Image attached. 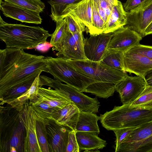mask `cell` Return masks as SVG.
<instances>
[{"label":"cell","mask_w":152,"mask_h":152,"mask_svg":"<svg viewBox=\"0 0 152 152\" xmlns=\"http://www.w3.org/2000/svg\"><path fill=\"white\" fill-rule=\"evenodd\" d=\"M18 6L39 13L42 12L45 4L40 0H3Z\"/></svg>","instance_id":"f546056e"},{"label":"cell","mask_w":152,"mask_h":152,"mask_svg":"<svg viewBox=\"0 0 152 152\" xmlns=\"http://www.w3.org/2000/svg\"><path fill=\"white\" fill-rule=\"evenodd\" d=\"M48 31L39 26L7 23L0 19V39L6 47L23 50L35 48L47 42Z\"/></svg>","instance_id":"7a4b0ae2"},{"label":"cell","mask_w":152,"mask_h":152,"mask_svg":"<svg viewBox=\"0 0 152 152\" xmlns=\"http://www.w3.org/2000/svg\"><path fill=\"white\" fill-rule=\"evenodd\" d=\"M147 84L145 79L137 75H128L115 84V91L119 94L123 104H131L140 95Z\"/></svg>","instance_id":"30bf717a"},{"label":"cell","mask_w":152,"mask_h":152,"mask_svg":"<svg viewBox=\"0 0 152 152\" xmlns=\"http://www.w3.org/2000/svg\"><path fill=\"white\" fill-rule=\"evenodd\" d=\"M135 128H123L113 131L116 137L115 148L118 146Z\"/></svg>","instance_id":"8d00e7d4"},{"label":"cell","mask_w":152,"mask_h":152,"mask_svg":"<svg viewBox=\"0 0 152 152\" xmlns=\"http://www.w3.org/2000/svg\"><path fill=\"white\" fill-rule=\"evenodd\" d=\"M29 104L31 106L37 118L42 120L50 119L55 110H57L37 99L30 101Z\"/></svg>","instance_id":"83f0119b"},{"label":"cell","mask_w":152,"mask_h":152,"mask_svg":"<svg viewBox=\"0 0 152 152\" xmlns=\"http://www.w3.org/2000/svg\"><path fill=\"white\" fill-rule=\"evenodd\" d=\"M92 5V27L88 32L90 35H97L103 33L105 26L100 16L94 0H91Z\"/></svg>","instance_id":"4dcf8cb0"},{"label":"cell","mask_w":152,"mask_h":152,"mask_svg":"<svg viewBox=\"0 0 152 152\" xmlns=\"http://www.w3.org/2000/svg\"><path fill=\"white\" fill-rule=\"evenodd\" d=\"M152 34V21L148 25L145 31V36Z\"/></svg>","instance_id":"b9f144b4"},{"label":"cell","mask_w":152,"mask_h":152,"mask_svg":"<svg viewBox=\"0 0 152 152\" xmlns=\"http://www.w3.org/2000/svg\"><path fill=\"white\" fill-rule=\"evenodd\" d=\"M35 99L41 100L57 109L62 108L72 102L61 90L42 87L39 88L33 98L30 101Z\"/></svg>","instance_id":"ac0fdd59"},{"label":"cell","mask_w":152,"mask_h":152,"mask_svg":"<svg viewBox=\"0 0 152 152\" xmlns=\"http://www.w3.org/2000/svg\"><path fill=\"white\" fill-rule=\"evenodd\" d=\"M45 57L7 48L0 50V97L35 72L48 73Z\"/></svg>","instance_id":"6da1fadb"},{"label":"cell","mask_w":152,"mask_h":152,"mask_svg":"<svg viewBox=\"0 0 152 152\" xmlns=\"http://www.w3.org/2000/svg\"><path fill=\"white\" fill-rule=\"evenodd\" d=\"M0 9L6 17L22 22L41 24L42 19L39 13L26 9L1 0Z\"/></svg>","instance_id":"2e32d148"},{"label":"cell","mask_w":152,"mask_h":152,"mask_svg":"<svg viewBox=\"0 0 152 152\" xmlns=\"http://www.w3.org/2000/svg\"><path fill=\"white\" fill-rule=\"evenodd\" d=\"M115 150V152H151L152 121L134 129Z\"/></svg>","instance_id":"52a82bcc"},{"label":"cell","mask_w":152,"mask_h":152,"mask_svg":"<svg viewBox=\"0 0 152 152\" xmlns=\"http://www.w3.org/2000/svg\"><path fill=\"white\" fill-rule=\"evenodd\" d=\"M66 23L68 31L72 34L85 31L87 28L85 25L77 18L70 15L64 18Z\"/></svg>","instance_id":"e575fe53"},{"label":"cell","mask_w":152,"mask_h":152,"mask_svg":"<svg viewBox=\"0 0 152 152\" xmlns=\"http://www.w3.org/2000/svg\"><path fill=\"white\" fill-rule=\"evenodd\" d=\"M10 152H17V151L15 148L11 146L10 148Z\"/></svg>","instance_id":"7bdbcfd3"},{"label":"cell","mask_w":152,"mask_h":152,"mask_svg":"<svg viewBox=\"0 0 152 152\" xmlns=\"http://www.w3.org/2000/svg\"><path fill=\"white\" fill-rule=\"evenodd\" d=\"M80 112L79 109L72 102L62 108L55 110L50 119L75 131Z\"/></svg>","instance_id":"d6986e66"},{"label":"cell","mask_w":152,"mask_h":152,"mask_svg":"<svg viewBox=\"0 0 152 152\" xmlns=\"http://www.w3.org/2000/svg\"><path fill=\"white\" fill-rule=\"evenodd\" d=\"M45 59L48 73L54 79L70 85L81 92H85L90 84L99 82L77 71L64 58L46 56Z\"/></svg>","instance_id":"277c9868"},{"label":"cell","mask_w":152,"mask_h":152,"mask_svg":"<svg viewBox=\"0 0 152 152\" xmlns=\"http://www.w3.org/2000/svg\"><path fill=\"white\" fill-rule=\"evenodd\" d=\"M115 84L109 82H96L88 86L85 92L91 93L99 98H107L113 95Z\"/></svg>","instance_id":"484cf974"},{"label":"cell","mask_w":152,"mask_h":152,"mask_svg":"<svg viewBox=\"0 0 152 152\" xmlns=\"http://www.w3.org/2000/svg\"><path fill=\"white\" fill-rule=\"evenodd\" d=\"M68 15H72L81 21L88 32L92 27L91 0H82L69 5L62 13L61 20L64 19Z\"/></svg>","instance_id":"e0dca14e"},{"label":"cell","mask_w":152,"mask_h":152,"mask_svg":"<svg viewBox=\"0 0 152 152\" xmlns=\"http://www.w3.org/2000/svg\"><path fill=\"white\" fill-rule=\"evenodd\" d=\"M123 52L107 49L101 62L109 67L118 70L125 71L123 66Z\"/></svg>","instance_id":"4316f807"},{"label":"cell","mask_w":152,"mask_h":152,"mask_svg":"<svg viewBox=\"0 0 152 152\" xmlns=\"http://www.w3.org/2000/svg\"><path fill=\"white\" fill-rule=\"evenodd\" d=\"M127 27L144 37L145 30L152 21V0H145L135 8L126 12Z\"/></svg>","instance_id":"9c48e42d"},{"label":"cell","mask_w":152,"mask_h":152,"mask_svg":"<svg viewBox=\"0 0 152 152\" xmlns=\"http://www.w3.org/2000/svg\"><path fill=\"white\" fill-rule=\"evenodd\" d=\"M130 105L152 107V87L147 86L139 96Z\"/></svg>","instance_id":"836d02e7"},{"label":"cell","mask_w":152,"mask_h":152,"mask_svg":"<svg viewBox=\"0 0 152 152\" xmlns=\"http://www.w3.org/2000/svg\"><path fill=\"white\" fill-rule=\"evenodd\" d=\"M123 61L125 72L144 78L146 72L152 69V59L129 50L123 52Z\"/></svg>","instance_id":"9a60e30c"},{"label":"cell","mask_w":152,"mask_h":152,"mask_svg":"<svg viewBox=\"0 0 152 152\" xmlns=\"http://www.w3.org/2000/svg\"><path fill=\"white\" fill-rule=\"evenodd\" d=\"M82 0H50L48 1L51 6L50 16L55 22L61 20L63 11L69 5Z\"/></svg>","instance_id":"f1b7e54d"},{"label":"cell","mask_w":152,"mask_h":152,"mask_svg":"<svg viewBox=\"0 0 152 152\" xmlns=\"http://www.w3.org/2000/svg\"><path fill=\"white\" fill-rule=\"evenodd\" d=\"M144 79L147 86L152 87V69L146 72L144 75Z\"/></svg>","instance_id":"60d3db41"},{"label":"cell","mask_w":152,"mask_h":152,"mask_svg":"<svg viewBox=\"0 0 152 152\" xmlns=\"http://www.w3.org/2000/svg\"><path fill=\"white\" fill-rule=\"evenodd\" d=\"M56 27L54 31L51 34L50 44L53 50L58 51L65 40L68 30L64 19L55 22Z\"/></svg>","instance_id":"d4e9b609"},{"label":"cell","mask_w":152,"mask_h":152,"mask_svg":"<svg viewBox=\"0 0 152 152\" xmlns=\"http://www.w3.org/2000/svg\"><path fill=\"white\" fill-rule=\"evenodd\" d=\"M36 131L37 139L42 152H50L44 120L37 118Z\"/></svg>","instance_id":"d6a6232c"},{"label":"cell","mask_w":152,"mask_h":152,"mask_svg":"<svg viewBox=\"0 0 152 152\" xmlns=\"http://www.w3.org/2000/svg\"><path fill=\"white\" fill-rule=\"evenodd\" d=\"M42 72L39 71L35 72L20 83L8 91L0 97L1 101V104H3L12 101L25 93L30 88L37 77Z\"/></svg>","instance_id":"603a6c76"},{"label":"cell","mask_w":152,"mask_h":152,"mask_svg":"<svg viewBox=\"0 0 152 152\" xmlns=\"http://www.w3.org/2000/svg\"><path fill=\"white\" fill-rule=\"evenodd\" d=\"M126 22V12L121 2L118 0L113 7L103 33H113L124 26Z\"/></svg>","instance_id":"44dd1931"},{"label":"cell","mask_w":152,"mask_h":152,"mask_svg":"<svg viewBox=\"0 0 152 152\" xmlns=\"http://www.w3.org/2000/svg\"><path fill=\"white\" fill-rule=\"evenodd\" d=\"M20 122L25 128V152H42L37 139L36 131L37 116L31 106L26 102L19 111Z\"/></svg>","instance_id":"ba28073f"},{"label":"cell","mask_w":152,"mask_h":152,"mask_svg":"<svg viewBox=\"0 0 152 152\" xmlns=\"http://www.w3.org/2000/svg\"><path fill=\"white\" fill-rule=\"evenodd\" d=\"M113 33L90 35L84 38V51L87 59L95 61H100L104 56Z\"/></svg>","instance_id":"7c38bea8"},{"label":"cell","mask_w":152,"mask_h":152,"mask_svg":"<svg viewBox=\"0 0 152 152\" xmlns=\"http://www.w3.org/2000/svg\"><path fill=\"white\" fill-rule=\"evenodd\" d=\"M98 135L86 132H76V137L80 152L99 151L107 145L106 141L100 138Z\"/></svg>","instance_id":"ffe728a7"},{"label":"cell","mask_w":152,"mask_h":152,"mask_svg":"<svg viewBox=\"0 0 152 152\" xmlns=\"http://www.w3.org/2000/svg\"><path fill=\"white\" fill-rule=\"evenodd\" d=\"M123 104L100 114L99 120L107 130L114 131L126 128H136L152 121V107Z\"/></svg>","instance_id":"3957f363"},{"label":"cell","mask_w":152,"mask_h":152,"mask_svg":"<svg viewBox=\"0 0 152 152\" xmlns=\"http://www.w3.org/2000/svg\"><path fill=\"white\" fill-rule=\"evenodd\" d=\"M83 33L80 32L72 34L68 31L63 45L56 53V55L72 60L87 59L84 51Z\"/></svg>","instance_id":"4fadbf2b"},{"label":"cell","mask_w":152,"mask_h":152,"mask_svg":"<svg viewBox=\"0 0 152 152\" xmlns=\"http://www.w3.org/2000/svg\"><path fill=\"white\" fill-rule=\"evenodd\" d=\"M79 150L76 137V132L73 130L69 134L68 141L66 152H79Z\"/></svg>","instance_id":"74e56055"},{"label":"cell","mask_w":152,"mask_h":152,"mask_svg":"<svg viewBox=\"0 0 152 152\" xmlns=\"http://www.w3.org/2000/svg\"><path fill=\"white\" fill-rule=\"evenodd\" d=\"M42 86H46L54 89L61 90L67 98L79 109L80 111L96 113L98 112L100 102L96 98H92L84 94L74 87L45 75L39 76Z\"/></svg>","instance_id":"8992f818"},{"label":"cell","mask_w":152,"mask_h":152,"mask_svg":"<svg viewBox=\"0 0 152 152\" xmlns=\"http://www.w3.org/2000/svg\"><path fill=\"white\" fill-rule=\"evenodd\" d=\"M104 11L108 18L110 16L112 9L118 0H95Z\"/></svg>","instance_id":"f35d334b"},{"label":"cell","mask_w":152,"mask_h":152,"mask_svg":"<svg viewBox=\"0 0 152 152\" xmlns=\"http://www.w3.org/2000/svg\"><path fill=\"white\" fill-rule=\"evenodd\" d=\"M25 128L20 122L18 126L15 127L10 140V150L11 147H14L17 152H24V132Z\"/></svg>","instance_id":"1f68e13d"},{"label":"cell","mask_w":152,"mask_h":152,"mask_svg":"<svg viewBox=\"0 0 152 152\" xmlns=\"http://www.w3.org/2000/svg\"><path fill=\"white\" fill-rule=\"evenodd\" d=\"M145 0H127L123 4V8L126 12H128L135 8Z\"/></svg>","instance_id":"ab89813d"},{"label":"cell","mask_w":152,"mask_h":152,"mask_svg":"<svg viewBox=\"0 0 152 152\" xmlns=\"http://www.w3.org/2000/svg\"><path fill=\"white\" fill-rule=\"evenodd\" d=\"M41 74H39L37 77L31 87L26 92L18 98L6 103L18 112L21 110L24 104L28 102V100H31L39 88L42 87L40 84L39 77Z\"/></svg>","instance_id":"cb8c5ba5"},{"label":"cell","mask_w":152,"mask_h":152,"mask_svg":"<svg viewBox=\"0 0 152 152\" xmlns=\"http://www.w3.org/2000/svg\"><path fill=\"white\" fill-rule=\"evenodd\" d=\"M44 120L50 152H66L69 127L60 125L51 119Z\"/></svg>","instance_id":"8fae6325"},{"label":"cell","mask_w":152,"mask_h":152,"mask_svg":"<svg viewBox=\"0 0 152 152\" xmlns=\"http://www.w3.org/2000/svg\"><path fill=\"white\" fill-rule=\"evenodd\" d=\"M151 152H152V151H151Z\"/></svg>","instance_id":"ee69618b"},{"label":"cell","mask_w":152,"mask_h":152,"mask_svg":"<svg viewBox=\"0 0 152 152\" xmlns=\"http://www.w3.org/2000/svg\"><path fill=\"white\" fill-rule=\"evenodd\" d=\"M142 39L138 33L124 26L113 33L107 49L124 52L140 44Z\"/></svg>","instance_id":"5bb4252c"},{"label":"cell","mask_w":152,"mask_h":152,"mask_svg":"<svg viewBox=\"0 0 152 152\" xmlns=\"http://www.w3.org/2000/svg\"><path fill=\"white\" fill-rule=\"evenodd\" d=\"M77 71L99 82L115 84L121 81L128 75L126 72L112 68L102 63L88 59L72 60L66 58Z\"/></svg>","instance_id":"5b68a950"},{"label":"cell","mask_w":152,"mask_h":152,"mask_svg":"<svg viewBox=\"0 0 152 152\" xmlns=\"http://www.w3.org/2000/svg\"><path fill=\"white\" fill-rule=\"evenodd\" d=\"M99 119V116L94 113L80 111L75 131L89 132L98 135L100 131L97 121Z\"/></svg>","instance_id":"7402d4cb"},{"label":"cell","mask_w":152,"mask_h":152,"mask_svg":"<svg viewBox=\"0 0 152 152\" xmlns=\"http://www.w3.org/2000/svg\"><path fill=\"white\" fill-rule=\"evenodd\" d=\"M128 50L144 55L152 60V46L139 44Z\"/></svg>","instance_id":"d590c367"}]
</instances>
